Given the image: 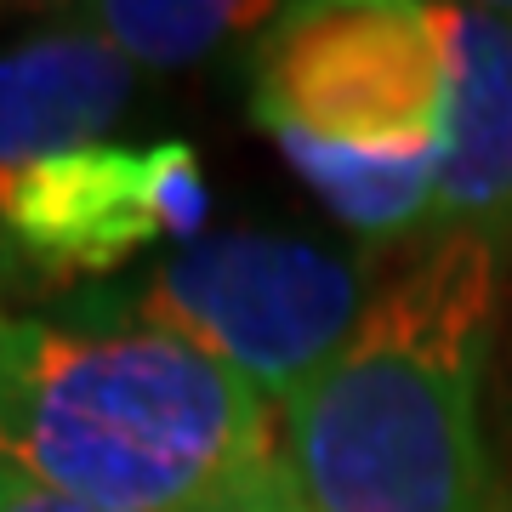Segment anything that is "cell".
I'll list each match as a JSON object with an SVG mask.
<instances>
[{"instance_id":"cell-1","label":"cell","mask_w":512,"mask_h":512,"mask_svg":"<svg viewBox=\"0 0 512 512\" xmlns=\"http://www.w3.org/2000/svg\"><path fill=\"white\" fill-rule=\"evenodd\" d=\"M0 461L92 512H194L279 467V404L120 296L0 313Z\"/></svg>"},{"instance_id":"cell-2","label":"cell","mask_w":512,"mask_h":512,"mask_svg":"<svg viewBox=\"0 0 512 512\" xmlns=\"http://www.w3.org/2000/svg\"><path fill=\"white\" fill-rule=\"evenodd\" d=\"M501 268L461 228L404 239L348 348L279 404V461L308 512H501L478 416Z\"/></svg>"},{"instance_id":"cell-3","label":"cell","mask_w":512,"mask_h":512,"mask_svg":"<svg viewBox=\"0 0 512 512\" xmlns=\"http://www.w3.org/2000/svg\"><path fill=\"white\" fill-rule=\"evenodd\" d=\"M444 92V6L416 0H330L279 12L251 74V109L274 143L370 160H439Z\"/></svg>"},{"instance_id":"cell-4","label":"cell","mask_w":512,"mask_h":512,"mask_svg":"<svg viewBox=\"0 0 512 512\" xmlns=\"http://www.w3.org/2000/svg\"><path fill=\"white\" fill-rule=\"evenodd\" d=\"M376 279V256H336L279 234H211L165 256L120 302L285 404L348 348Z\"/></svg>"},{"instance_id":"cell-5","label":"cell","mask_w":512,"mask_h":512,"mask_svg":"<svg viewBox=\"0 0 512 512\" xmlns=\"http://www.w3.org/2000/svg\"><path fill=\"white\" fill-rule=\"evenodd\" d=\"M205 177L188 143H92L0 171V234L46 291L126 268L160 239L205 228Z\"/></svg>"},{"instance_id":"cell-6","label":"cell","mask_w":512,"mask_h":512,"mask_svg":"<svg viewBox=\"0 0 512 512\" xmlns=\"http://www.w3.org/2000/svg\"><path fill=\"white\" fill-rule=\"evenodd\" d=\"M450 92L427 234H478L512 256V6H444Z\"/></svg>"},{"instance_id":"cell-7","label":"cell","mask_w":512,"mask_h":512,"mask_svg":"<svg viewBox=\"0 0 512 512\" xmlns=\"http://www.w3.org/2000/svg\"><path fill=\"white\" fill-rule=\"evenodd\" d=\"M137 97V63L103 35L40 29L0 52V171L109 143Z\"/></svg>"},{"instance_id":"cell-8","label":"cell","mask_w":512,"mask_h":512,"mask_svg":"<svg viewBox=\"0 0 512 512\" xmlns=\"http://www.w3.org/2000/svg\"><path fill=\"white\" fill-rule=\"evenodd\" d=\"M80 18L137 69H188L239 29L274 23L279 12L239 6V0H103V6H86Z\"/></svg>"},{"instance_id":"cell-9","label":"cell","mask_w":512,"mask_h":512,"mask_svg":"<svg viewBox=\"0 0 512 512\" xmlns=\"http://www.w3.org/2000/svg\"><path fill=\"white\" fill-rule=\"evenodd\" d=\"M194 512H308V507L296 501L291 473H285V461H279V467H268L262 478H251V484H239V490L217 495V501H205V507H194Z\"/></svg>"},{"instance_id":"cell-10","label":"cell","mask_w":512,"mask_h":512,"mask_svg":"<svg viewBox=\"0 0 512 512\" xmlns=\"http://www.w3.org/2000/svg\"><path fill=\"white\" fill-rule=\"evenodd\" d=\"M0 512H92V507H80V501L46 490V484H35L29 473H18V467L0 461Z\"/></svg>"},{"instance_id":"cell-11","label":"cell","mask_w":512,"mask_h":512,"mask_svg":"<svg viewBox=\"0 0 512 512\" xmlns=\"http://www.w3.org/2000/svg\"><path fill=\"white\" fill-rule=\"evenodd\" d=\"M40 291H46L40 274L23 262L18 251H12V239L0 234V313H18V302H35Z\"/></svg>"}]
</instances>
